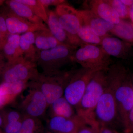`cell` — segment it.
I'll use <instances>...</instances> for the list:
<instances>
[{
  "mask_svg": "<svg viewBox=\"0 0 133 133\" xmlns=\"http://www.w3.org/2000/svg\"><path fill=\"white\" fill-rule=\"evenodd\" d=\"M3 14L5 17L8 31L10 34H18L35 32L43 30L49 29L44 24H37L15 14L8 8Z\"/></svg>",
  "mask_w": 133,
  "mask_h": 133,
  "instance_id": "cell-11",
  "label": "cell"
},
{
  "mask_svg": "<svg viewBox=\"0 0 133 133\" xmlns=\"http://www.w3.org/2000/svg\"><path fill=\"white\" fill-rule=\"evenodd\" d=\"M79 39L83 44L101 45L102 38L96 35L91 28L83 22L78 34Z\"/></svg>",
  "mask_w": 133,
  "mask_h": 133,
  "instance_id": "cell-24",
  "label": "cell"
},
{
  "mask_svg": "<svg viewBox=\"0 0 133 133\" xmlns=\"http://www.w3.org/2000/svg\"><path fill=\"white\" fill-rule=\"evenodd\" d=\"M41 3L45 8L50 6H56L57 7L63 4H66V1L64 0H40Z\"/></svg>",
  "mask_w": 133,
  "mask_h": 133,
  "instance_id": "cell-32",
  "label": "cell"
},
{
  "mask_svg": "<svg viewBox=\"0 0 133 133\" xmlns=\"http://www.w3.org/2000/svg\"><path fill=\"white\" fill-rule=\"evenodd\" d=\"M86 124L77 115L72 118L61 116L51 117L48 121V127L49 133H73L77 132L80 128Z\"/></svg>",
  "mask_w": 133,
  "mask_h": 133,
  "instance_id": "cell-13",
  "label": "cell"
},
{
  "mask_svg": "<svg viewBox=\"0 0 133 133\" xmlns=\"http://www.w3.org/2000/svg\"><path fill=\"white\" fill-rule=\"evenodd\" d=\"M123 127L124 133H133V107L129 112Z\"/></svg>",
  "mask_w": 133,
  "mask_h": 133,
  "instance_id": "cell-29",
  "label": "cell"
},
{
  "mask_svg": "<svg viewBox=\"0 0 133 133\" xmlns=\"http://www.w3.org/2000/svg\"><path fill=\"white\" fill-rule=\"evenodd\" d=\"M20 36L18 34H9L3 46L2 52L8 62L23 56L20 48Z\"/></svg>",
  "mask_w": 133,
  "mask_h": 133,
  "instance_id": "cell-16",
  "label": "cell"
},
{
  "mask_svg": "<svg viewBox=\"0 0 133 133\" xmlns=\"http://www.w3.org/2000/svg\"><path fill=\"white\" fill-rule=\"evenodd\" d=\"M113 8L121 19H129V8L122 3L121 0H106Z\"/></svg>",
  "mask_w": 133,
  "mask_h": 133,
  "instance_id": "cell-27",
  "label": "cell"
},
{
  "mask_svg": "<svg viewBox=\"0 0 133 133\" xmlns=\"http://www.w3.org/2000/svg\"><path fill=\"white\" fill-rule=\"evenodd\" d=\"M55 12L72 45L76 48L83 45L78 36L82 23L78 10L70 5L63 4L57 7Z\"/></svg>",
  "mask_w": 133,
  "mask_h": 133,
  "instance_id": "cell-8",
  "label": "cell"
},
{
  "mask_svg": "<svg viewBox=\"0 0 133 133\" xmlns=\"http://www.w3.org/2000/svg\"><path fill=\"white\" fill-rule=\"evenodd\" d=\"M97 71L82 67L72 70L65 88L63 96L74 108L80 102L89 81Z\"/></svg>",
  "mask_w": 133,
  "mask_h": 133,
  "instance_id": "cell-7",
  "label": "cell"
},
{
  "mask_svg": "<svg viewBox=\"0 0 133 133\" xmlns=\"http://www.w3.org/2000/svg\"><path fill=\"white\" fill-rule=\"evenodd\" d=\"M72 59L82 67L97 71L107 70L112 64L111 57L101 45L83 44L75 50Z\"/></svg>",
  "mask_w": 133,
  "mask_h": 133,
  "instance_id": "cell-5",
  "label": "cell"
},
{
  "mask_svg": "<svg viewBox=\"0 0 133 133\" xmlns=\"http://www.w3.org/2000/svg\"><path fill=\"white\" fill-rule=\"evenodd\" d=\"M77 48L60 44L55 48L37 52L36 62L41 67L42 72L46 74L55 73L70 62Z\"/></svg>",
  "mask_w": 133,
  "mask_h": 133,
  "instance_id": "cell-4",
  "label": "cell"
},
{
  "mask_svg": "<svg viewBox=\"0 0 133 133\" xmlns=\"http://www.w3.org/2000/svg\"><path fill=\"white\" fill-rule=\"evenodd\" d=\"M5 2L8 8L18 16L34 23L43 24L42 20L37 16L27 5L17 0H9Z\"/></svg>",
  "mask_w": 133,
  "mask_h": 133,
  "instance_id": "cell-19",
  "label": "cell"
},
{
  "mask_svg": "<svg viewBox=\"0 0 133 133\" xmlns=\"http://www.w3.org/2000/svg\"><path fill=\"white\" fill-rule=\"evenodd\" d=\"M5 1H1V0H0V6L2 5L3 4V2H4Z\"/></svg>",
  "mask_w": 133,
  "mask_h": 133,
  "instance_id": "cell-39",
  "label": "cell"
},
{
  "mask_svg": "<svg viewBox=\"0 0 133 133\" xmlns=\"http://www.w3.org/2000/svg\"><path fill=\"white\" fill-rule=\"evenodd\" d=\"M28 82H2L0 84V95L7 96L12 101L28 87Z\"/></svg>",
  "mask_w": 133,
  "mask_h": 133,
  "instance_id": "cell-23",
  "label": "cell"
},
{
  "mask_svg": "<svg viewBox=\"0 0 133 133\" xmlns=\"http://www.w3.org/2000/svg\"><path fill=\"white\" fill-rule=\"evenodd\" d=\"M129 19L133 23V5L129 8Z\"/></svg>",
  "mask_w": 133,
  "mask_h": 133,
  "instance_id": "cell-36",
  "label": "cell"
},
{
  "mask_svg": "<svg viewBox=\"0 0 133 133\" xmlns=\"http://www.w3.org/2000/svg\"><path fill=\"white\" fill-rule=\"evenodd\" d=\"M108 85L111 89L118 108L119 121L124 125L133 107V87L131 74L120 63L112 64L107 70Z\"/></svg>",
  "mask_w": 133,
  "mask_h": 133,
  "instance_id": "cell-1",
  "label": "cell"
},
{
  "mask_svg": "<svg viewBox=\"0 0 133 133\" xmlns=\"http://www.w3.org/2000/svg\"><path fill=\"white\" fill-rule=\"evenodd\" d=\"M72 70L60 71L46 74L40 72L36 77L28 83L29 88H37L45 96L49 106L63 96L65 86Z\"/></svg>",
  "mask_w": 133,
  "mask_h": 133,
  "instance_id": "cell-3",
  "label": "cell"
},
{
  "mask_svg": "<svg viewBox=\"0 0 133 133\" xmlns=\"http://www.w3.org/2000/svg\"><path fill=\"white\" fill-rule=\"evenodd\" d=\"M90 10L96 15L110 23L116 25L121 21L117 12L106 0L89 1Z\"/></svg>",
  "mask_w": 133,
  "mask_h": 133,
  "instance_id": "cell-15",
  "label": "cell"
},
{
  "mask_svg": "<svg viewBox=\"0 0 133 133\" xmlns=\"http://www.w3.org/2000/svg\"><path fill=\"white\" fill-rule=\"evenodd\" d=\"M30 90L19 105L20 111L24 116L40 119L44 116L49 104L40 90L29 88Z\"/></svg>",
  "mask_w": 133,
  "mask_h": 133,
  "instance_id": "cell-10",
  "label": "cell"
},
{
  "mask_svg": "<svg viewBox=\"0 0 133 133\" xmlns=\"http://www.w3.org/2000/svg\"><path fill=\"white\" fill-rule=\"evenodd\" d=\"M99 133H121L112 128L102 127L100 128Z\"/></svg>",
  "mask_w": 133,
  "mask_h": 133,
  "instance_id": "cell-33",
  "label": "cell"
},
{
  "mask_svg": "<svg viewBox=\"0 0 133 133\" xmlns=\"http://www.w3.org/2000/svg\"><path fill=\"white\" fill-rule=\"evenodd\" d=\"M122 2L129 8L133 5V0H121Z\"/></svg>",
  "mask_w": 133,
  "mask_h": 133,
  "instance_id": "cell-37",
  "label": "cell"
},
{
  "mask_svg": "<svg viewBox=\"0 0 133 133\" xmlns=\"http://www.w3.org/2000/svg\"><path fill=\"white\" fill-rule=\"evenodd\" d=\"M3 123V119L2 117L0 115V127L2 125Z\"/></svg>",
  "mask_w": 133,
  "mask_h": 133,
  "instance_id": "cell-38",
  "label": "cell"
},
{
  "mask_svg": "<svg viewBox=\"0 0 133 133\" xmlns=\"http://www.w3.org/2000/svg\"><path fill=\"white\" fill-rule=\"evenodd\" d=\"M35 34V44L37 52L50 49L62 44L53 36L49 29L37 31Z\"/></svg>",
  "mask_w": 133,
  "mask_h": 133,
  "instance_id": "cell-20",
  "label": "cell"
},
{
  "mask_svg": "<svg viewBox=\"0 0 133 133\" xmlns=\"http://www.w3.org/2000/svg\"><path fill=\"white\" fill-rule=\"evenodd\" d=\"M94 121L100 127H112L119 121L118 108L113 93L108 84L94 113Z\"/></svg>",
  "mask_w": 133,
  "mask_h": 133,
  "instance_id": "cell-9",
  "label": "cell"
},
{
  "mask_svg": "<svg viewBox=\"0 0 133 133\" xmlns=\"http://www.w3.org/2000/svg\"><path fill=\"white\" fill-rule=\"evenodd\" d=\"M101 46L110 57L124 59L133 57L132 45L109 35L102 38Z\"/></svg>",
  "mask_w": 133,
  "mask_h": 133,
  "instance_id": "cell-12",
  "label": "cell"
},
{
  "mask_svg": "<svg viewBox=\"0 0 133 133\" xmlns=\"http://www.w3.org/2000/svg\"><path fill=\"white\" fill-rule=\"evenodd\" d=\"M108 69L98 71L94 74L87 86L80 102L75 108L77 115L88 125H98L94 121V113L99 101L107 86Z\"/></svg>",
  "mask_w": 133,
  "mask_h": 133,
  "instance_id": "cell-2",
  "label": "cell"
},
{
  "mask_svg": "<svg viewBox=\"0 0 133 133\" xmlns=\"http://www.w3.org/2000/svg\"><path fill=\"white\" fill-rule=\"evenodd\" d=\"M22 124L21 120L6 124L4 128L5 133H17L21 128Z\"/></svg>",
  "mask_w": 133,
  "mask_h": 133,
  "instance_id": "cell-30",
  "label": "cell"
},
{
  "mask_svg": "<svg viewBox=\"0 0 133 133\" xmlns=\"http://www.w3.org/2000/svg\"><path fill=\"white\" fill-rule=\"evenodd\" d=\"M78 12L83 22L101 38L109 35L114 28V24L101 19L90 10H79Z\"/></svg>",
  "mask_w": 133,
  "mask_h": 133,
  "instance_id": "cell-14",
  "label": "cell"
},
{
  "mask_svg": "<svg viewBox=\"0 0 133 133\" xmlns=\"http://www.w3.org/2000/svg\"><path fill=\"white\" fill-rule=\"evenodd\" d=\"M35 43V32H27L21 35L20 46L23 56L26 59L36 63L37 51Z\"/></svg>",
  "mask_w": 133,
  "mask_h": 133,
  "instance_id": "cell-21",
  "label": "cell"
},
{
  "mask_svg": "<svg viewBox=\"0 0 133 133\" xmlns=\"http://www.w3.org/2000/svg\"><path fill=\"white\" fill-rule=\"evenodd\" d=\"M23 117V115L21 112L15 110H10L4 115L3 117L4 125L22 120Z\"/></svg>",
  "mask_w": 133,
  "mask_h": 133,
  "instance_id": "cell-28",
  "label": "cell"
},
{
  "mask_svg": "<svg viewBox=\"0 0 133 133\" xmlns=\"http://www.w3.org/2000/svg\"><path fill=\"white\" fill-rule=\"evenodd\" d=\"M100 128L99 126L85 124L79 129L77 133H99Z\"/></svg>",
  "mask_w": 133,
  "mask_h": 133,
  "instance_id": "cell-31",
  "label": "cell"
},
{
  "mask_svg": "<svg viewBox=\"0 0 133 133\" xmlns=\"http://www.w3.org/2000/svg\"><path fill=\"white\" fill-rule=\"evenodd\" d=\"M131 76H132V82L133 87V74H131Z\"/></svg>",
  "mask_w": 133,
  "mask_h": 133,
  "instance_id": "cell-40",
  "label": "cell"
},
{
  "mask_svg": "<svg viewBox=\"0 0 133 133\" xmlns=\"http://www.w3.org/2000/svg\"><path fill=\"white\" fill-rule=\"evenodd\" d=\"M43 130L40 119L23 115L21 127L17 133H41Z\"/></svg>",
  "mask_w": 133,
  "mask_h": 133,
  "instance_id": "cell-25",
  "label": "cell"
},
{
  "mask_svg": "<svg viewBox=\"0 0 133 133\" xmlns=\"http://www.w3.org/2000/svg\"><path fill=\"white\" fill-rule=\"evenodd\" d=\"M6 39L7 38L3 36L0 30V51H1L2 50L3 46L6 41Z\"/></svg>",
  "mask_w": 133,
  "mask_h": 133,
  "instance_id": "cell-35",
  "label": "cell"
},
{
  "mask_svg": "<svg viewBox=\"0 0 133 133\" xmlns=\"http://www.w3.org/2000/svg\"><path fill=\"white\" fill-rule=\"evenodd\" d=\"M30 8L33 13L48 24V16L45 8L40 0H17Z\"/></svg>",
  "mask_w": 133,
  "mask_h": 133,
  "instance_id": "cell-26",
  "label": "cell"
},
{
  "mask_svg": "<svg viewBox=\"0 0 133 133\" xmlns=\"http://www.w3.org/2000/svg\"><path fill=\"white\" fill-rule=\"evenodd\" d=\"M111 33L133 46V23L130 20L121 19L118 24L114 25Z\"/></svg>",
  "mask_w": 133,
  "mask_h": 133,
  "instance_id": "cell-22",
  "label": "cell"
},
{
  "mask_svg": "<svg viewBox=\"0 0 133 133\" xmlns=\"http://www.w3.org/2000/svg\"><path fill=\"white\" fill-rule=\"evenodd\" d=\"M47 13L48 16V26L53 36L61 44L74 47L66 32L60 26L55 11L50 10L47 12Z\"/></svg>",
  "mask_w": 133,
  "mask_h": 133,
  "instance_id": "cell-17",
  "label": "cell"
},
{
  "mask_svg": "<svg viewBox=\"0 0 133 133\" xmlns=\"http://www.w3.org/2000/svg\"><path fill=\"white\" fill-rule=\"evenodd\" d=\"M50 117L61 116L66 118H72L77 116L76 109L63 96L55 101L50 105Z\"/></svg>",
  "mask_w": 133,
  "mask_h": 133,
  "instance_id": "cell-18",
  "label": "cell"
},
{
  "mask_svg": "<svg viewBox=\"0 0 133 133\" xmlns=\"http://www.w3.org/2000/svg\"><path fill=\"white\" fill-rule=\"evenodd\" d=\"M6 59L2 51H0V75L1 73L5 64L6 63L5 61Z\"/></svg>",
  "mask_w": 133,
  "mask_h": 133,
  "instance_id": "cell-34",
  "label": "cell"
},
{
  "mask_svg": "<svg viewBox=\"0 0 133 133\" xmlns=\"http://www.w3.org/2000/svg\"><path fill=\"white\" fill-rule=\"evenodd\" d=\"M77 132H78V131H77ZM77 132H74V133H77ZM48 133H49L48 132Z\"/></svg>",
  "mask_w": 133,
  "mask_h": 133,
  "instance_id": "cell-41",
  "label": "cell"
},
{
  "mask_svg": "<svg viewBox=\"0 0 133 133\" xmlns=\"http://www.w3.org/2000/svg\"><path fill=\"white\" fill-rule=\"evenodd\" d=\"M36 63L26 59L24 56L6 62L0 76L2 82H29L39 73Z\"/></svg>",
  "mask_w": 133,
  "mask_h": 133,
  "instance_id": "cell-6",
  "label": "cell"
}]
</instances>
